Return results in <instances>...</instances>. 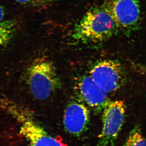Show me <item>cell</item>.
Here are the masks:
<instances>
[{"label": "cell", "instance_id": "cell-7", "mask_svg": "<svg viewBox=\"0 0 146 146\" xmlns=\"http://www.w3.org/2000/svg\"><path fill=\"white\" fill-rule=\"evenodd\" d=\"M89 119V110L84 105L73 102L65 108L63 116V125L70 134L77 136L86 129Z\"/></svg>", "mask_w": 146, "mask_h": 146}, {"label": "cell", "instance_id": "cell-9", "mask_svg": "<svg viewBox=\"0 0 146 146\" xmlns=\"http://www.w3.org/2000/svg\"><path fill=\"white\" fill-rule=\"evenodd\" d=\"M16 29V24L13 21H3L0 23V48L10 42Z\"/></svg>", "mask_w": 146, "mask_h": 146}, {"label": "cell", "instance_id": "cell-1", "mask_svg": "<svg viewBox=\"0 0 146 146\" xmlns=\"http://www.w3.org/2000/svg\"><path fill=\"white\" fill-rule=\"evenodd\" d=\"M119 29L102 5L89 9L73 29L74 39L84 43L98 42L109 39Z\"/></svg>", "mask_w": 146, "mask_h": 146}, {"label": "cell", "instance_id": "cell-2", "mask_svg": "<svg viewBox=\"0 0 146 146\" xmlns=\"http://www.w3.org/2000/svg\"><path fill=\"white\" fill-rule=\"evenodd\" d=\"M27 82L33 96L40 100L47 99L61 86L54 65L45 58L36 59L29 67Z\"/></svg>", "mask_w": 146, "mask_h": 146}, {"label": "cell", "instance_id": "cell-10", "mask_svg": "<svg viewBox=\"0 0 146 146\" xmlns=\"http://www.w3.org/2000/svg\"><path fill=\"white\" fill-rule=\"evenodd\" d=\"M124 146H146V140L139 127L131 131Z\"/></svg>", "mask_w": 146, "mask_h": 146}, {"label": "cell", "instance_id": "cell-3", "mask_svg": "<svg viewBox=\"0 0 146 146\" xmlns=\"http://www.w3.org/2000/svg\"><path fill=\"white\" fill-rule=\"evenodd\" d=\"M10 113L20 123V133L30 146H65L44 129L27 111L16 105Z\"/></svg>", "mask_w": 146, "mask_h": 146}, {"label": "cell", "instance_id": "cell-11", "mask_svg": "<svg viewBox=\"0 0 146 146\" xmlns=\"http://www.w3.org/2000/svg\"><path fill=\"white\" fill-rule=\"evenodd\" d=\"M18 3L33 7L45 6L55 2L58 0H16Z\"/></svg>", "mask_w": 146, "mask_h": 146}, {"label": "cell", "instance_id": "cell-8", "mask_svg": "<svg viewBox=\"0 0 146 146\" xmlns=\"http://www.w3.org/2000/svg\"><path fill=\"white\" fill-rule=\"evenodd\" d=\"M78 88L82 100L93 108L98 110L104 109L110 102L107 92L101 89L91 76L82 79L79 83Z\"/></svg>", "mask_w": 146, "mask_h": 146}, {"label": "cell", "instance_id": "cell-12", "mask_svg": "<svg viewBox=\"0 0 146 146\" xmlns=\"http://www.w3.org/2000/svg\"><path fill=\"white\" fill-rule=\"evenodd\" d=\"M5 16V12L2 7L0 5V23L2 22Z\"/></svg>", "mask_w": 146, "mask_h": 146}, {"label": "cell", "instance_id": "cell-5", "mask_svg": "<svg viewBox=\"0 0 146 146\" xmlns=\"http://www.w3.org/2000/svg\"><path fill=\"white\" fill-rule=\"evenodd\" d=\"M125 106L122 101H110L104 109L103 125L98 146H114L125 119Z\"/></svg>", "mask_w": 146, "mask_h": 146}, {"label": "cell", "instance_id": "cell-4", "mask_svg": "<svg viewBox=\"0 0 146 146\" xmlns=\"http://www.w3.org/2000/svg\"><path fill=\"white\" fill-rule=\"evenodd\" d=\"M102 5L119 30L130 31L139 26L141 9L137 0H106Z\"/></svg>", "mask_w": 146, "mask_h": 146}, {"label": "cell", "instance_id": "cell-6", "mask_svg": "<svg viewBox=\"0 0 146 146\" xmlns=\"http://www.w3.org/2000/svg\"><path fill=\"white\" fill-rule=\"evenodd\" d=\"M91 76L107 93L119 89L124 82L125 76L119 63L112 60H104L91 69Z\"/></svg>", "mask_w": 146, "mask_h": 146}]
</instances>
